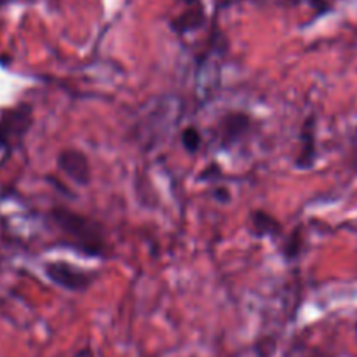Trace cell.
I'll use <instances>...</instances> for the list:
<instances>
[{
    "mask_svg": "<svg viewBox=\"0 0 357 357\" xmlns=\"http://www.w3.org/2000/svg\"><path fill=\"white\" fill-rule=\"evenodd\" d=\"M51 219L67 237H70V246L77 248L87 257L105 258L108 255V244L105 241L103 227L96 219L75 213L65 206H54L51 209Z\"/></svg>",
    "mask_w": 357,
    "mask_h": 357,
    "instance_id": "1",
    "label": "cell"
},
{
    "mask_svg": "<svg viewBox=\"0 0 357 357\" xmlns=\"http://www.w3.org/2000/svg\"><path fill=\"white\" fill-rule=\"evenodd\" d=\"M34 122V108L30 103H19L6 108L0 116V150L11 152L12 147L21 142Z\"/></svg>",
    "mask_w": 357,
    "mask_h": 357,
    "instance_id": "2",
    "label": "cell"
},
{
    "mask_svg": "<svg viewBox=\"0 0 357 357\" xmlns=\"http://www.w3.org/2000/svg\"><path fill=\"white\" fill-rule=\"evenodd\" d=\"M44 274L51 283L68 291H86L96 281L98 272L84 270L67 261H49L44 265Z\"/></svg>",
    "mask_w": 357,
    "mask_h": 357,
    "instance_id": "3",
    "label": "cell"
},
{
    "mask_svg": "<svg viewBox=\"0 0 357 357\" xmlns=\"http://www.w3.org/2000/svg\"><path fill=\"white\" fill-rule=\"evenodd\" d=\"M58 168L68 176L74 183L82 186H87L93 180V171L87 155L82 150L65 149L56 157Z\"/></svg>",
    "mask_w": 357,
    "mask_h": 357,
    "instance_id": "4",
    "label": "cell"
},
{
    "mask_svg": "<svg viewBox=\"0 0 357 357\" xmlns=\"http://www.w3.org/2000/svg\"><path fill=\"white\" fill-rule=\"evenodd\" d=\"M219 147L230 149L244 138L251 127V117L244 112H228L219 119Z\"/></svg>",
    "mask_w": 357,
    "mask_h": 357,
    "instance_id": "5",
    "label": "cell"
},
{
    "mask_svg": "<svg viewBox=\"0 0 357 357\" xmlns=\"http://www.w3.org/2000/svg\"><path fill=\"white\" fill-rule=\"evenodd\" d=\"M301 147L300 153L294 159V166L298 169H310L314 166L317 159V150H316V117L310 116L307 117L303 126H301Z\"/></svg>",
    "mask_w": 357,
    "mask_h": 357,
    "instance_id": "6",
    "label": "cell"
},
{
    "mask_svg": "<svg viewBox=\"0 0 357 357\" xmlns=\"http://www.w3.org/2000/svg\"><path fill=\"white\" fill-rule=\"evenodd\" d=\"M250 225V230L255 237H279L283 234V225L279 219L263 209H257L251 213Z\"/></svg>",
    "mask_w": 357,
    "mask_h": 357,
    "instance_id": "7",
    "label": "cell"
},
{
    "mask_svg": "<svg viewBox=\"0 0 357 357\" xmlns=\"http://www.w3.org/2000/svg\"><path fill=\"white\" fill-rule=\"evenodd\" d=\"M204 23H206L204 12H202L201 8H195L183 12V14H180L176 19H173L171 28L178 35H183V34H188V32L197 30V28H201Z\"/></svg>",
    "mask_w": 357,
    "mask_h": 357,
    "instance_id": "8",
    "label": "cell"
},
{
    "mask_svg": "<svg viewBox=\"0 0 357 357\" xmlns=\"http://www.w3.org/2000/svg\"><path fill=\"white\" fill-rule=\"evenodd\" d=\"M182 145L183 149L188 150L190 153L199 152L202 145V134L197 127L188 126L182 131Z\"/></svg>",
    "mask_w": 357,
    "mask_h": 357,
    "instance_id": "9",
    "label": "cell"
},
{
    "mask_svg": "<svg viewBox=\"0 0 357 357\" xmlns=\"http://www.w3.org/2000/svg\"><path fill=\"white\" fill-rule=\"evenodd\" d=\"M300 248H301V235H300V230H294L293 235H291V239L288 241L286 248H284V253H286V258H290V260H293V258L298 257V253H300Z\"/></svg>",
    "mask_w": 357,
    "mask_h": 357,
    "instance_id": "10",
    "label": "cell"
},
{
    "mask_svg": "<svg viewBox=\"0 0 357 357\" xmlns=\"http://www.w3.org/2000/svg\"><path fill=\"white\" fill-rule=\"evenodd\" d=\"M213 199L221 202V204H227V202L232 201V195L227 186H218V188L213 190Z\"/></svg>",
    "mask_w": 357,
    "mask_h": 357,
    "instance_id": "11",
    "label": "cell"
},
{
    "mask_svg": "<svg viewBox=\"0 0 357 357\" xmlns=\"http://www.w3.org/2000/svg\"><path fill=\"white\" fill-rule=\"evenodd\" d=\"M219 175H221V169H219L218 166H216V164L213 162L211 166H209V168H206L204 171L201 173L199 180H215V178H213V176H219Z\"/></svg>",
    "mask_w": 357,
    "mask_h": 357,
    "instance_id": "12",
    "label": "cell"
},
{
    "mask_svg": "<svg viewBox=\"0 0 357 357\" xmlns=\"http://www.w3.org/2000/svg\"><path fill=\"white\" fill-rule=\"evenodd\" d=\"M310 6H312L319 14H324V12L329 11V4H327L326 0H310Z\"/></svg>",
    "mask_w": 357,
    "mask_h": 357,
    "instance_id": "13",
    "label": "cell"
},
{
    "mask_svg": "<svg viewBox=\"0 0 357 357\" xmlns=\"http://www.w3.org/2000/svg\"><path fill=\"white\" fill-rule=\"evenodd\" d=\"M75 357H94V354L91 352V349H82L75 354Z\"/></svg>",
    "mask_w": 357,
    "mask_h": 357,
    "instance_id": "14",
    "label": "cell"
},
{
    "mask_svg": "<svg viewBox=\"0 0 357 357\" xmlns=\"http://www.w3.org/2000/svg\"><path fill=\"white\" fill-rule=\"evenodd\" d=\"M186 6H201V0H182Z\"/></svg>",
    "mask_w": 357,
    "mask_h": 357,
    "instance_id": "15",
    "label": "cell"
},
{
    "mask_svg": "<svg viewBox=\"0 0 357 357\" xmlns=\"http://www.w3.org/2000/svg\"><path fill=\"white\" fill-rule=\"evenodd\" d=\"M356 332H357V324H356Z\"/></svg>",
    "mask_w": 357,
    "mask_h": 357,
    "instance_id": "16",
    "label": "cell"
}]
</instances>
